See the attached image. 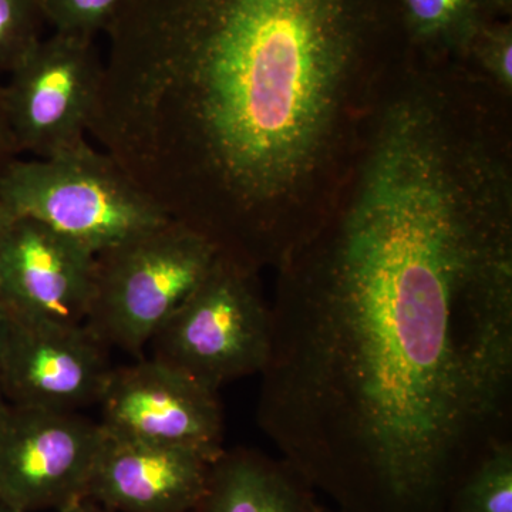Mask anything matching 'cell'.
Returning a JSON list of instances; mask_svg holds the SVG:
<instances>
[{"label":"cell","mask_w":512,"mask_h":512,"mask_svg":"<svg viewBox=\"0 0 512 512\" xmlns=\"http://www.w3.org/2000/svg\"><path fill=\"white\" fill-rule=\"evenodd\" d=\"M104 437L79 413L0 399V501L20 512L59 511L87 497Z\"/></svg>","instance_id":"cell-7"},{"label":"cell","mask_w":512,"mask_h":512,"mask_svg":"<svg viewBox=\"0 0 512 512\" xmlns=\"http://www.w3.org/2000/svg\"><path fill=\"white\" fill-rule=\"evenodd\" d=\"M256 274L220 252L151 338V359L217 393L224 384L261 375L271 357L272 312Z\"/></svg>","instance_id":"cell-5"},{"label":"cell","mask_w":512,"mask_h":512,"mask_svg":"<svg viewBox=\"0 0 512 512\" xmlns=\"http://www.w3.org/2000/svg\"><path fill=\"white\" fill-rule=\"evenodd\" d=\"M40 0H0V76H8L45 36Z\"/></svg>","instance_id":"cell-15"},{"label":"cell","mask_w":512,"mask_h":512,"mask_svg":"<svg viewBox=\"0 0 512 512\" xmlns=\"http://www.w3.org/2000/svg\"><path fill=\"white\" fill-rule=\"evenodd\" d=\"M96 254L42 222L10 217L0 238V299L39 325H86Z\"/></svg>","instance_id":"cell-9"},{"label":"cell","mask_w":512,"mask_h":512,"mask_svg":"<svg viewBox=\"0 0 512 512\" xmlns=\"http://www.w3.org/2000/svg\"><path fill=\"white\" fill-rule=\"evenodd\" d=\"M0 207L42 222L94 254L171 220L100 148L18 157L0 170Z\"/></svg>","instance_id":"cell-3"},{"label":"cell","mask_w":512,"mask_h":512,"mask_svg":"<svg viewBox=\"0 0 512 512\" xmlns=\"http://www.w3.org/2000/svg\"><path fill=\"white\" fill-rule=\"evenodd\" d=\"M9 218V215L0 207V238H2L3 229H5L6 224H8Z\"/></svg>","instance_id":"cell-22"},{"label":"cell","mask_w":512,"mask_h":512,"mask_svg":"<svg viewBox=\"0 0 512 512\" xmlns=\"http://www.w3.org/2000/svg\"><path fill=\"white\" fill-rule=\"evenodd\" d=\"M103 59L96 39L43 36L2 84L20 157L47 158L89 143Z\"/></svg>","instance_id":"cell-6"},{"label":"cell","mask_w":512,"mask_h":512,"mask_svg":"<svg viewBox=\"0 0 512 512\" xmlns=\"http://www.w3.org/2000/svg\"><path fill=\"white\" fill-rule=\"evenodd\" d=\"M0 512H20V511L15 510V508L9 507L8 504L2 503V501H0Z\"/></svg>","instance_id":"cell-23"},{"label":"cell","mask_w":512,"mask_h":512,"mask_svg":"<svg viewBox=\"0 0 512 512\" xmlns=\"http://www.w3.org/2000/svg\"><path fill=\"white\" fill-rule=\"evenodd\" d=\"M99 404L113 439L190 448L212 461L225 450L218 393L151 357L114 367Z\"/></svg>","instance_id":"cell-8"},{"label":"cell","mask_w":512,"mask_h":512,"mask_svg":"<svg viewBox=\"0 0 512 512\" xmlns=\"http://www.w3.org/2000/svg\"><path fill=\"white\" fill-rule=\"evenodd\" d=\"M211 464L190 448L106 436L87 497L113 512H192L207 488Z\"/></svg>","instance_id":"cell-11"},{"label":"cell","mask_w":512,"mask_h":512,"mask_svg":"<svg viewBox=\"0 0 512 512\" xmlns=\"http://www.w3.org/2000/svg\"><path fill=\"white\" fill-rule=\"evenodd\" d=\"M126 0H40L46 25L52 32L97 39Z\"/></svg>","instance_id":"cell-16"},{"label":"cell","mask_w":512,"mask_h":512,"mask_svg":"<svg viewBox=\"0 0 512 512\" xmlns=\"http://www.w3.org/2000/svg\"><path fill=\"white\" fill-rule=\"evenodd\" d=\"M89 136L171 220L259 269L315 222L299 192L350 84L404 40L396 0H126Z\"/></svg>","instance_id":"cell-2"},{"label":"cell","mask_w":512,"mask_h":512,"mask_svg":"<svg viewBox=\"0 0 512 512\" xmlns=\"http://www.w3.org/2000/svg\"><path fill=\"white\" fill-rule=\"evenodd\" d=\"M18 157H20L18 148H16L15 140L10 133L8 117H6L3 87L0 84V170Z\"/></svg>","instance_id":"cell-18"},{"label":"cell","mask_w":512,"mask_h":512,"mask_svg":"<svg viewBox=\"0 0 512 512\" xmlns=\"http://www.w3.org/2000/svg\"><path fill=\"white\" fill-rule=\"evenodd\" d=\"M218 254L205 235L174 220L104 249L96 254L87 328L109 348L140 356Z\"/></svg>","instance_id":"cell-4"},{"label":"cell","mask_w":512,"mask_h":512,"mask_svg":"<svg viewBox=\"0 0 512 512\" xmlns=\"http://www.w3.org/2000/svg\"><path fill=\"white\" fill-rule=\"evenodd\" d=\"M404 42L426 56L467 57L494 15L488 0H396Z\"/></svg>","instance_id":"cell-13"},{"label":"cell","mask_w":512,"mask_h":512,"mask_svg":"<svg viewBox=\"0 0 512 512\" xmlns=\"http://www.w3.org/2000/svg\"><path fill=\"white\" fill-rule=\"evenodd\" d=\"M476 59L498 89L512 90V23L511 19H493L477 33L468 56Z\"/></svg>","instance_id":"cell-17"},{"label":"cell","mask_w":512,"mask_h":512,"mask_svg":"<svg viewBox=\"0 0 512 512\" xmlns=\"http://www.w3.org/2000/svg\"><path fill=\"white\" fill-rule=\"evenodd\" d=\"M494 15L501 19H511L512 0H488Z\"/></svg>","instance_id":"cell-21"},{"label":"cell","mask_w":512,"mask_h":512,"mask_svg":"<svg viewBox=\"0 0 512 512\" xmlns=\"http://www.w3.org/2000/svg\"><path fill=\"white\" fill-rule=\"evenodd\" d=\"M447 512H512V441L495 447L470 471Z\"/></svg>","instance_id":"cell-14"},{"label":"cell","mask_w":512,"mask_h":512,"mask_svg":"<svg viewBox=\"0 0 512 512\" xmlns=\"http://www.w3.org/2000/svg\"><path fill=\"white\" fill-rule=\"evenodd\" d=\"M192 512H322L313 488L284 460L251 448L224 450Z\"/></svg>","instance_id":"cell-12"},{"label":"cell","mask_w":512,"mask_h":512,"mask_svg":"<svg viewBox=\"0 0 512 512\" xmlns=\"http://www.w3.org/2000/svg\"><path fill=\"white\" fill-rule=\"evenodd\" d=\"M107 349L86 325H39L10 315L0 399L76 413L99 404L114 369Z\"/></svg>","instance_id":"cell-10"},{"label":"cell","mask_w":512,"mask_h":512,"mask_svg":"<svg viewBox=\"0 0 512 512\" xmlns=\"http://www.w3.org/2000/svg\"><path fill=\"white\" fill-rule=\"evenodd\" d=\"M10 313L5 303L0 299V367H2L3 352H5L6 339H8Z\"/></svg>","instance_id":"cell-20"},{"label":"cell","mask_w":512,"mask_h":512,"mask_svg":"<svg viewBox=\"0 0 512 512\" xmlns=\"http://www.w3.org/2000/svg\"><path fill=\"white\" fill-rule=\"evenodd\" d=\"M278 268L259 427L340 512H447L512 441L504 164L404 97L350 194Z\"/></svg>","instance_id":"cell-1"},{"label":"cell","mask_w":512,"mask_h":512,"mask_svg":"<svg viewBox=\"0 0 512 512\" xmlns=\"http://www.w3.org/2000/svg\"><path fill=\"white\" fill-rule=\"evenodd\" d=\"M59 512H113L92 500L90 497H83L80 500L73 501L66 507L60 508Z\"/></svg>","instance_id":"cell-19"}]
</instances>
